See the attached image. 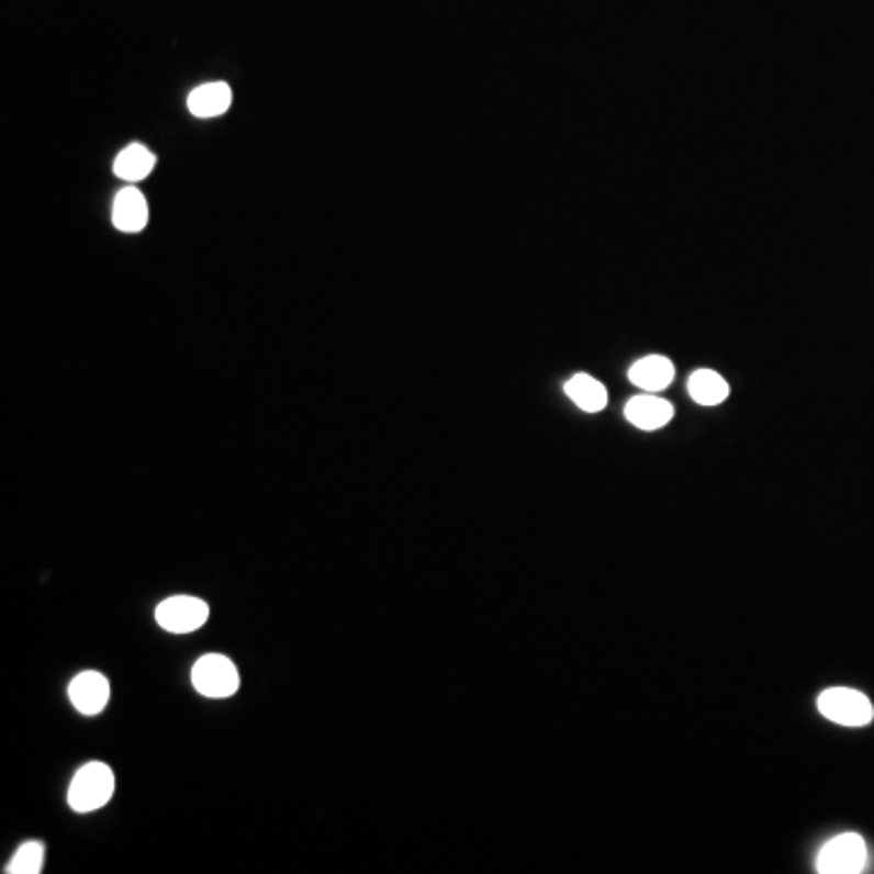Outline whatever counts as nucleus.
I'll list each match as a JSON object with an SVG mask.
<instances>
[{
    "mask_svg": "<svg viewBox=\"0 0 874 874\" xmlns=\"http://www.w3.org/2000/svg\"><path fill=\"white\" fill-rule=\"evenodd\" d=\"M114 775L105 763H88L76 773L71 787H68V804L78 814L96 811L112 799Z\"/></svg>",
    "mask_w": 874,
    "mask_h": 874,
    "instance_id": "obj_1",
    "label": "nucleus"
},
{
    "mask_svg": "<svg viewBox=\"0 0 874 874\" xmlns=\"http://www.w3.org/2000/svg\"><path fill=\"white\" fill-rule=\"evenodd\" d=\"M867 843L858 833H843L828 841L819 858H816V872L821 874H860L867 870Z\"/></svg>",
    "mask_w": 874,
    "mask_h": 874,
    "instance_id": "obj_2",
    "label": "nucleus"
},
{
    "mask_svg": "<svg viewBox=\"0 0 874 874\" xmlns=\"http://www.w3.org/2000/svg\"><path fill=\"white\" fill-rule=\"evenodd\" d=\"M819 711L841 727H867L874 719V707L870 699L850 687H831L819 695Z\"/></svg>",
    "mask_w": 874,
    "mask_h": 874,
    "instance_id": "obj_3",
    "label": "nucleus"
},
{
    "mask_svg": "<svg viewBox=\"0 0 874 874\" xmlns=\"http://www.w3.org/2000/svg\"><path fill=\"white\" fill-rule=\"evenodd\" d=\"M192 685L204 697L222 699L236 695L240 677L232 659L222 653H206L192 665Z\"/></svg>",
    "mask_w": 874,
    "mask_h": 874,
    "instance_id": "obj_4",
    "label": "nucleus"
},
{
    "mask_svg": "<svg viewBox=\"0 0 874 874\" xmlns=\"http://www.w3.org/2000/svg\"><path fill=\"white\" fill-rule=\"evenodd\" d=\"M210 619V605L200 597L176 595L156 607V623L172 635H188Z\"/></svg>",
    "mask_w": 874,
    "mask_h": 874,
    "instance_id": "obj_5",
    "label": "nucleus"
},
{
    "mask_svg": "<svg viewBox=\"0 0 874 874\" xmlns=\"http://www.w3.org/2000/svg\"><path fill=\"white\" fill-rule=\"evenodd\" d=\"M68 697L80 715H100L110 703V683L98 671L78 673L68 685Z\"/></svg>",
    "mask_w": 874,
    "mask_h": 874,
    "instance_id": "obj_6",
    "label": "nucleus"
},
{
    "mask_svg": "<svg viewBox=\"0 0 874 874\" xmlns=\"http://www.w3.org/2000/svg\"><path fill=\"white\" fill-rule=\"evenodd\" d=\"M673 413H675L673 404H669V401L661 399V396L651 394V391H647V394H641V396L629 399V404L625 406L627 421L639 430H659V428H663V425L671 423Z\"/></svg>",
    "mask_w": 874,
    "mask_h": 874,
    "instance_id": "obj_7",
    "label": "nucleus"
},
{
    "mask_svg": "<svg viewBox=\"0 0 874 874\" xmlns=\"http://www.w3.org/2000/svg\"><path fill=\"white\" fill-rule=\"evenodd\" d=\"M675 377V367L669 358L663 355H649V358H641L637 365H631L629 370V382L651 391V394H659V391L669 389Z\"/></svg>",
    "mask_w": 874,
    "mask_h": 874,
    "instance_id": "obj_8",
    "label": "nucleus"
},
{
    "mask_svg": "<svg viewBox=\"0 0 874 874\" xmlns=\"http://www.w3.org/2000/svg\"><path fill=\"white\" fill-rule=\"evenodd\" d=\"M112 224L124 234H136L148 224V204L136 188H124L112 206Z\"/></svg>",
    "mask_w": 874,
    "mask_h": 874,
    "instance_id": "obj_9",
    "label": "nucleus"
},
{
    "mask_svg": "<svg viewBox=\"0 0 874 874\" xmlns=\"http://www.w3.org/2000/svg\"><path fill=\"white\" fill-rule=\"evenodd\" d=\"M232 108V88L222 80L194 88L188 98V110L200 120H210Z\"/></svg>",
    "mask_w": 874,
    "mask_h": 874,
    "instance_id": "obj_10",
    "label": "nucleus"
},
{
    "mask_svg": "<svg viewBox=\"0 0 874 874\" xmlns=\"http://www.w3.org/2000/svg\"><path fill=\"white\" fill-rule=\"evenodd\" d=\"M563 391L585 413H597L607 406V389L591 374H573Z\"/></svg>",
    "mask_w": 874,
    "mask_h": 874,
    "instance_id": "obj_11",
    "label": "nucleus"
},
{
    "mask_svg": "<svg viewBox=\"0 0 874 874\" xmlns=\"http://www.w3.org/2000/svg\"><path fill=\"white\" fill-rule=\"evenodd\" d=\"M687 391L699 406H719L729 396V384L715 370H697L690 374Z\"/></svg>",
    "mask_w": 874,
    "mask_h": 874,
    "instance_id": "obj_12",
    "label": "nucleus"
},
{
    "mask_svg": "<svg viewBox=\"0 0 874 874\" xmlns=\"http://www.w3.org/2000/svg\"><path fill=\"white\" fill-rule=\"evenodd\" d=\"M154 166H156V156L148 152L146 146L132 144L124 148L117 160H114V176L126 182H136L144 180L148 172L154 170Z\"/></svg>",
    "mask_w": 874,
    "mask_h": 874,
    "instance_id": "obj_13",
    "label": "nucleus"
},
{
    "mask_svg": "<svg viewBox=\"0 0 874 874\" xmlns=\"http://www.w3.org/2000/svg\"><path fill=\"white\" fill-rule=\"evenodd\" d=\"M44 867V845L37 841L22 843L13 860L8 862V874H40Z\"/></svg>",
    "mask_w": 874,
    "mask_h": 874,
    "instance_id": "obj_14",
    "label": "nucleus"
}]
</instances>
